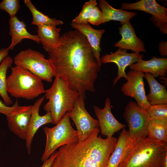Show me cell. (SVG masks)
I'll use <instances>...</instances> for the list:
<instances>
[{"label":"cell","instance_id":"7","mask_svg":"<svg viewBox=\"0 0 167 167\" xmlns=\"http://www.w3.org/2000/svg\"><path fill=\"white\" fill-rule=\"evenodd\" d=\"M15 65L23 68L49 83L54 76V67L51 61L42 53L28 48L20 51L13 58Z\"/></svg>","mask_w":167,"mask_h":167},{"label":"cell","instance_id":"24","mask_svg":"<svg viewBox=\"0 0 167 167\" xmlns=\"http://www.w3.org/2000/svg\"><path fill=\"white\" fill-rule=\"evenodd\" d=\"M148 136L155 141L167 144V123L151 118L148 128Z\"/></svg>","mask_w":167,"mask_h":167},{"label":"cell","instance_id":"13","mask_svg":"<svg viewBox=\"0 0 167 167\" xmlns=\"http://www.w3.org/2000/svg\"><path fill=\"white\" fill-rule=\"evenodd\" d=\"M32 105L19 106L6 116L9 130L20 138L25 140L31 116Z\"/></svg>","mask_w":167,"mask_h":167},{"label":"cell","instance_id":"23","mask_svg":"<svg viewBox=\"0 0 167 167\" xmlns=\"http://www.w3.org/2000/svg\"><path fill=\"white\" fill-rule=\"evenodd\" d=\"M144 73L150 89L149 93L146 95L147 101L150 105L167 104V91L165 86L159 83L151 74Z\"/></svg>","mask_w":167,"mask_h":167},{"label":"cell","instance_id":"20","mask_svg":"<svg viewBox=\"0 0 167 167\" xmlns=\"http://www.w3.org/2000/svg\"><path fill=\"white\" fill-rule=\"evenodd\" d=\"M99 6L101 10L102 18L100 24L111 20L119 21L121 25L129 22L136 16L135 12L115 9L105 0H99Z\"/></svg>","mask_w":167,"mask_h":167},{"label":"cell","instance_id":"4","mask_svg":"<svg viewBox=\"0 0 167 167\" xmlns=\"http://www.w3.org/2000/svg\"><path fill=\"white\" fill-rule=\"evenodd\" d=\"M45 98L48 101L44 109L52 114L54 124H57L68 112L73 108L77 98L79 95L71 89L65 79L55 77L54 82L49 89L45 90Z\"/></svg>","mask_w":167,"mask_h":167},{"label":"cell","instance_id":"18","mask_svg":"<svg viewBox=\"0 0 167 167\" xmlns=\"http://www.w3.org/2000/svg\"><path fill=\"white\" fill-rule=\"evenodd\" d=\"M71 26L79 31L86 38L92 49L93 54L101 69L102 63L101 62L100 42L105 30L96 29L93 28L88 24H77L72 22Z\"/></svg>","mask_w":167,"mask_h":167},{"label":"cell","instance_id":"21","mask_svg":"<svg viewBox=\"0 0 167 167\" xmlns=\"http://www.w3.org/2000/svg\"><path fill=\"white\" fill-rule=\"evenodd\" d=\"M52 24H41L37 26V36L43 49L47 52L56 47L60 39L61 28Z\"/></svg>","mask_w":167,"mask_h":167},{"label":"cell","instance_id":"3","mask_svg":"<svg viewBox=\"0 0 167 167\" xmlns=\"http://www.w3.org/2000/svg\"><path fill=\"white\" fill-rule=\"evenodd\" d=\"M167 144L148 136L134 141L119 167H161Z\"/></svg>","mask_w":167,"mask_h":167},{"label":"cell","instance_id":"29","mask_svg":"<svg viewBox=\"0 0 167 167\" xmlns=\"http://www.w3.org/2000/svg\"><path fill=\"white\" fill-rule=\"evenodd\" d=\"M20 7L19 0H3L0 2V9L7 12L10 18L16 16Z\"/></svg>","mask_w":167,"mask_h":167},{"label":"cell","instance_id":"27","mask_svg":"<svg viewBox=\"0 0 167 167\" xmlns=\"http://www.w3.org/2000/svg\"><path fill=\"white\" fill-rule=\"evenodd\" d=\"M97 4L96 0H90L85 2L79 14L72 20V22L77 24H88L89 19Z\"/></svg>","mask_w":167,"mask_h":167},{"label":"cell","instance_id":"22","mask_svg":"<svg viewBox=\"0 0 167 167\" xmlns=\"http://www.w3.org/2000/svg\"><path fill=\"white\" fill-rule=\"evenodd\" d=\"M134 142L129 139L127 131L125 128L122 129L106 167H119Z\"/></svg>","mask_w":167,"mask_h":167},{"label":"cell","instance_id":"12","mask_svg":"<svg viewBox=\"0 0 167 167\" xmlns=\"http://www.w3.org/2000/svg\"><path fill=\"white\" fill-rule=\"evenodd\" d=\"M143 55L139 53H128L125 49H118L115 52L109 54H106L101 57V63H114L118 67L117 77L113 80V86L121 78L126 80L127 75L125 70L128 66L138 62L141 58H143Z\"/></svg>","mask_w":167,"mask_h":167},{"label":"cell","instance_id":"33","mask_svg":"<svg viewBox=\"0 0 167 167\" xmlns=\"http://www.w3.org/2000/svg\"><path fill=\"white\" fill-rule=\"evenodd\" d=\"M57 151H54L46 160L43 162L41 167H51L53 161L57 155Z\"/></svg>","mask_w":167,"mask_h":167},{"label":"cell","instance_id":"9","mask_svg":"<svg viewBox=\"0 0 167 167\" xmlns=\"http://www.w3.org/2000/svg\"><path fill=\"white\" fill-rule=\"evenodd\" d=\"M85 99L79 95L73 109L66 113L76 126L78 142L86 140L99 127L97 120L93 118L86 109Z\"/></svg>","mask_w":167,"mask_h":167},{"label":"cell","instance_id":"26","mask_svg":"<svg viewBox=\"0 0 167 167\" xmlns=\"http://www.w3.org/2000/svg\"><path fill=\"white\" fill-rule=\"evenodd\" d=\"M24 2L32 14V24L38 26L41 24H52L57 26L63 24L62 21L50 18L38 11L30 0H25Z\"/></svg>","mask_w":167,"mask_h":167},{"label":"cell","instance_id":"8","mask_svg":"<svg viewBox=\"0 0 167 167\" xmlns=\"http://www.w3.org/2000/svg\"><path fill=\"white\" fill-rule=\"evenodd\" d=\"M123 117L128 127V136L131 140L148 136V128L151 118L146 110L135 101L129 102L126 106Z\"/></svg>","mask_w":167,"mask_h":167},{"label":"cell","instance_id":"32","mask_svg":"<svg viewBox=\"0 0 167 167\" xmlns=\"http://www.w3.org/2000/svg\"><path fill=\"white\" fill-rule=\"evenodd\" d=\"M158 50L161 56L166 58L167 56V42L162 41L158 44Z\"/></svg>","mask_w":167,"mask_h":167},{"label":"cell","instance_id":"11","mask_svg":"<svg viewBox=\"0 0 167 167\" xmlns=\"http://www.w3.org/2000/svg\"><path fill=\"white\" fill-rule=\"evenodd\" d=\"M111 101L107 97L105 102L103 108L94 105V112L97 118L101 134L106 138L113 136L116 132L125 128L126 126L118 121L114 117L111 112Z\"/></svg>","mask_w":167,"mask_h":167},{"label":"cell","instance_id":"28","mask_svg":"<svg viewBox=\"0 0 167 167\" xmlns=\"http://www.w3.org/2000/svg\"><path fill=\"white\" fill-rule=\"evenodd\" d=\"M146 111L151 119L167 123V104L150 105Z\"/></svg>","mask_w":167,"mask_h":167},{"label":"cell","instance_id":"2","mask_svg":"<svg viewBox=\"0 0 167 167\" xmlns=\"http://www.w3.org/2000/svg\"><path fill=\"white\" fill-rule=\"evenodd\" d=\"M100 131L97 128L84 141L59 147L51 167H106L117 139H103Z\"/></svg>","mask_w":167,"mask_h":167},{"label":"cell","instance_id":"1","mask_svg":"<svg viewBox=\"0 0 167 167\" xmlns=\"http://www.w3.org/2000/svg\"><path fill=\"white\" fill-rule=\"evenodd\" d=\"M54 77L65 79L70 88L86 98L95 91V83L100 71L92 48L85 36L76 29L60 36L59 44L48 51Z\"/></svg>","mask_w":167,"mask_h":167},{"label":"cell","instance_id":"25","mask_svg":"<svg viewBox=\"0 0 167 167\" xmlns=\"http://www.w3.org/2000/svg\"><path fill=\"white\" fill-rule=\"evenodd\" d=\"M14 62L11 57L8 56L2 61L0 65V95L4 102L7 106L12 104L13 102L9 96L6 87V75L8 68Z\"/></svg>","mask_w":167,"mask_h":167},{"label":"cell","instance_id":"31","mask_svg":"<svg viewBox=\"0 0 167 167\" xmlns=\"http://www.w3.org/2000/svg\"><path fill=\"white\" fill-rule=\"evenodd\" d=\"M149 19L153 22L156 27L159 28L161 32L163 34H167V24L162 22L153 16H151Z\"/></svg>","mask_w":167,"mask_h":167},{"label":"cell","instance_id":"17","mask_svg":"<svg viewBox=\"0 0 167 167\" xmlns=\"http://www.w3.org/2000/svg\"><path fill=\"white\" fill-rule=\"evenodd\" d=\"M131 70L140 72L149 73L155 78L159 76L165 77L167 71V58L153 56L148 60L140 59L137 62L130 66Z\"/></svg>","mask_w":167,"mask_h":167},{"label":"cell","instance_id":"19","mask_svg":"<svg viewBox=\"0 0 167 167\" xmlns=\"http://www.w3.org/2000/svg\"><path fill=\"white\" fill-rule=\"evenodd\" d=\"M9 22V34L11 36V43L7 48L9 50L12 49L16 45L25 39L32 40L38 44L40 43L38 36L29 32L24 22L20 20L16 16L10 18Z\"/></svg>","mask_w":167,"mask_h":167},{"label":"cell","instance_id":"10","mask_svg":"<svg viewBox=\"0 0 167 167\" xmlns=\"http://www.w3.org/2000/svg\"><path fill=\"white\" fill-rule=\"evenodd\" d=\"M126 75L127 81L122 85V92L125 96L134 98L141 108L147 110L150 105L146 99L143 81L144 73L131 70Z\"/></svg>","mask_w":167,"mask_h":167},{"label":"cell","instance_id":"16","mask_svg":"<svg viewBox=\"0 0 167 167\" xmlns=\"http://www.w3.org/2000/svg\"><path fill=\"white\" fill-rule=\"evenodd\" d=\"M121 9L136 10L148 13L157 19L167 24V8L155 0H141L132 3H123Z\"/></svg>","mask_w":167,"mask_h":167},{"label":"cell","instance_id":"5","mask_svg":"<svg viewBox=\"0 0 167 167\" xmlns=\"http://www.w3.org/2000/svg\"><path fill=\"white\" fill-rule=\"evenodd\" d=\"M6 78L7 91L16 98L32 100L44 93L42 80L28 71L15 65Z\"/></svg>","mask_w":167,"mask_h":167},{"label":"cell","instance_id":"35","mask_svg":"<svg viewBox=\"0 0 167 167\" xmlns=\"http://www.w3.org/2000/svg\"><path fill=\"white\" fill-rule=\"evenodd\" d=\"M161 167H167V153L166 154L163 158Z\"/></svg>","mask_w":167,"mask_h":167},{"label":"cell","instance_id":"34","mask_svg":"<svg viewBox=\"0 0 167 167\" xmlns=\"http://www.w3.org/2000/svg\"><path fill=\"white\" fill-rule=\"evenodd\" d=\"M9 51L7 48H2L0 49V63L5 57L8 56Z\"/></svg>","mask_w":167,"mask_h":167},{"label":"cell","instance_id":"6","mask_svg":"<svg viewBox=\"0 0 167 167\" xmlns=\"http://www.w3.org/2000/svg\"><path fill=\"white\" fill-rule=\"evenodd\" d=\"M46 136V143L41 160H47L58 148L71 143L78 141L77 130L72 126L70 118L66 113L54 126L44 127Z\"/></svg>","mask_w":167,"mask_h":167},{"label":"cell","instance_id":"15","mask_svg":"<svg viewBox=\"0 0 167 167\" xmlns=\"http://www.w3.org/2000/svg\"><path fill=\"white\" fill-rule=\"evenodd\" d=\"M118 30L122 38L114 44V46L120 49L131 50L134 53L146 51L143 42L137 36L130 21L122 24Z\"/></svg>","mask_w":167,"mask_h":167},{"label":"cell","instance_id":"14","mask_svg":"<svg viewBox=\"0 0 167 167\" xmlns=\"http://www.w3.org/2000/svg\"><path fill=\"white\" fill-rule=\"evenodd\" d=\"M45 98L44 96L40 98L32 105L31 116L25 140L28 153L29 154L31 153L33 138L38 129L44 125L54 124L53 118L50 113L46 112L44 115L41 116L39 115L40 107Z\"/></svg>","mask_w":167,"mask_h":167},{"label":"cell","instance_id":"36","mask_svg":"<svg viewBox=\"0 0 167 167\" xmlns=\"http://www.w3.org/2000/svg\"><path fill=\"white\" fill-rule=\"evenodd\" d=\"M26 167V166H25V167Z\"/></svg>","mask_w":167,"mask_h":167},{"label":"cell","instance_id":"30","mask_svg":"<svg viewBox=\"0 0 167 167\" xmlns=\"http://www.w3.org/2000/svg\"><path fill=\"white\" fill-rule=\"evenodd\" d=\"M19 106L17 100L12 106H10L7 105L0 100V113L5 115L6 116H8L14 112Z\"/></svg>","mask_w":167,"mask_h":167}]
</instances>
